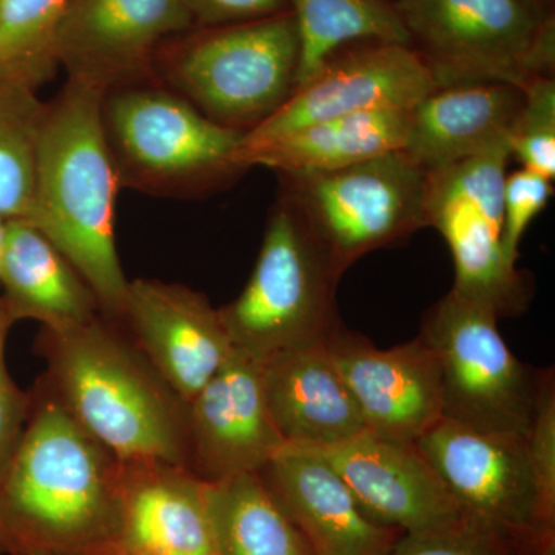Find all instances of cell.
<instances>
[{"instance_id": "cell-32", "label": "cell", "mask_w": 555, "mask_h": 555, "mask_svg": "<svg viewBox=\"0 0 555 555\" xmlns=\"http://www.w3.org/2000/svg\"><path fill=\"white\" fill-rule=\"evenodd\" d=\"M13 318L0 298V474L20 444L31 409V392H24L7 366V338Z\"/></svg>"}, {"instance_id": "cell-20", "label": "cell", "mask_w": 555, "mask_h": 555, "mask_svg": "<svg viewBox=\"0 0 555 555\" xmlns=\"http://www.w3.org/2000/svg\"><path fill=\"white\" fill-rule=\"evenodd\" d=\"M262 377L270 416L288 447H334L367 433L326 341L273 357Z\"/></svg>"}, {"instance_id": "cell-23", "label": "cell", "mask_w": 555, "mask_h": 555, "mask_svg": "<svg viewBox=\"0 0 555 555\" xmlns=\"http://www.w3.org/2000/svg\"><path fill=\"white\" fill-rule=\"evenodd\" d=\"M409 109L357 113L310 124L261 145L241 159L276 173H320L398 152L406 145Z\"/></svg>"}, {"instance_id": "cell-17", "label": "cell", "mask_w": 555, "mask_h": 555, "mask_svg": "<svg viewBox=\"0 0 555 555\" xmlns=\"http://www.w3.org/2000/svg\"><path fill=\"white\" fill-rule=\"evenodd\" d=\"M305 449L332 466L372 520L403 534L451 524L466 513L416 443L364 433L334 447Z\"/></svg>"}, {"instance_id": "cell-26", "label": "cell", "mask_w": 555, "mask_h": 555, "mask_svg": "<svg viewBox=\"0 0 555 555\" xmlns=\"http://www.w3.org/2000/svg\"><path fill=\"white\" fill-rule=\"evenodd\" d=\"M69 0H0V90L38 93L60 69L57 30Z\"/></svg>"}, {"instance_id": "cell-36", "label": "cell", "mask_w": 555, "mask_h": 555, "mask_svg": "<svg viewBox=\"0 0 555 555\" xmlns=\"http://www.w3.org/2000/svg\"><path fill=\"white\" fill-rule=\"evenodd\" d=\"M7 222L9 221H5V219L0 218V266H2L3 247H5Z\"/></svg>"}, {"instance_id": "cell-5", "label": "cell", "mask_w": 555, "mask_h": 555, "mask_svg": "<svg viewBox=\"0 0 555 555\" xmlns=\"http://www.w3.org/2000/svg\"><path fill=\"white\" fill-rule=\"evenodd\" d=\"M341 280L287 199L278 195L246 287L219 308L235 350L264 364L297 347L326 341L343 323Z\"/></svg>"}, {"instance_id": "cell-6", "label": "cell", "mask_w": 555, "mask_h": 555, "mask_svg": "<svg viewBox=\"0 0 555 555\" xmlns=\"http://www.w3.org/2000/svg\"><path fill=\"white\" fill-rule=\"evenodd\" d=\"M101 120L120 185L159 196L214 190L243 173L244 133L219 126L159 82L104 93Z\"/></svg>"}, {"instance_id": "cell-38", "label": "cell", "mask_w": 555, "mask_h": 555, "mask_svg": "<svg viewBox=\"0 0 555 555\" xmlns=\"http://www.w3.org/2000/svg\"><path fill=\"white\" fill-rule=\"evenodd\" d=\"M532 3H535V5H539L540 9L546 10V11H553L550 10V3L553 2V0H531Z\"/></svg>"}, {"instance_id": "cell-7", "label": "cell", "mask_w": 555, "mask_h": 555, "mask_svg": "<svg viewBox=\"0 0 555 555\" xmlns=\"http://www.w3.org/2000/svg\"><path fill=\"white\" fill-rule=\"evenodd\" d=\"M438 89L554 76L553 11L531 0H393Z\"/></svg>"}, {"instance_id": "cell-11", "label": "cell", "mask_w": 555, "mask_h": 555, "mask_svg": "<svg viewBox=\"0 0 555 555\" xmlns=\"http://www.w3.org/2000/svg\"><path fill=\"white\" fill-rule=\"evenodd\" d=\"M437 89L411 46L379 40L349 43L292 91L270 118L244 134L236 163L241 166L248 153L310 124L379 109H411Z\"/></svg>"}, {"instance_id": "cell-9", "label": "cell", "mask_w": 555, "mask_h": 555, "mask_svg": "<svg viewBox=\"0 0 555 555\" xmlns=\"http://www.w3.org/2000/svg\"><path fill=\"white\" fill-rule=\"evenodd\" d=\"M494 310L449 292L423 317L420 335L440 369L443 418L486 433L529 436L540 371L521 363Z\"/></svg>"}, {"instance_id": "cell-33", "label": "cell", "mask_w": 555, "mask_h": 555, "mask_svg": "<svg viewBox=\"0 0 555 555\" xmlns=\"http://www.w3.org/2000/svg\"><path fill=\"white\" fill-rule=\"evenodd\" d=\"M193 27H222L276 16L288 0H182Z\"/></svg>"}, {"instance_id": "cell-16", "label": "cell", "mask_w": 555, "mask_h": 555, "mask_svg": "<svg viewBox=\"0 0 555 555\" xmlns=\"http://www.w3.org/2000/svg\"><path fill=\"white\" fill-rule=\"evenodd\" d=\"M190 470L206 483L258 473L286 443L266 400L262 364L235 350L188 403Z\"/></svg>"}, {"instance_id": "cell-27", "label": "cell", "mask_w": 555, "mask_h": 555, "mask_svg": "<svg viewBox=\"0 0 555 555\" xmlns=\"http://www.w3.org/2000/svg\"><path fill=\"white\" fill-rule=\"evenodd\" d=\"M43 108L35 91L0 90V218L5 221L30 217Z\"/></svg>"}, {"instance_id": "cell-12", "label": "cell", "mask_w": 555, "mask_h": 555, "mask_svg": "<svg viewBox=\"0 0 555 555\" xmlns=\"http://www.w3.org/2000/svg\"><path fill=\"white\" fill-rule=\"evenodd\" d=\"M190 28L182 0H69L57 30V62L68 80L102 93L158 82L156 51Z\"/></svg>"}, {"instance_id": "cell-15", "label": "cell", "mask_w": 555, "mask_h": 555, "mask_svg": "<svg viewBox=\"0 0 555 555\" xmlns=\"http://www.w3.org/2000/svg\"><path fill=\"white\" fill-rule=\"evenodd\" d=\"M118 321L185 403L235 352L219 309L182 284L152 278L130 281Z\"/></svg>"}, {"instance_id": "cell-31", "label": "cell", "mask_w": 555, "mask_h": 555, "mask_svg": "<svg viewBox=\"0 0 555 555\" xmlns=\"http://www.w3.org/2000/svg\"><path fill=\"white\" fill-rule=\"evenodd\" d=\"M554 195L551 179L520 169L506 175L503 185V250L507 261L516 266L518 246L529 224Z\"/></svg>"}, {"instance_id": "cell-29", "label": "cell", "mask_w": 555, "mask_h": 555, "mask_svg": "<svg viewBox=\"0 0 555 555\" xmlns=\"http://www.w3.org/2000/svg\"><path fill=\"white\" fill-rule=\"evenodd\" d=\"M525 102L509 137L511 158L521 169L555 177V80L540 76L524 89Z\"/></svg>"}, {"instance_id": "cell-37", "label": "cell", "mask_w": 555, "mask_h": 555, "mask_svg": "<svg viewBox=\"0 0 555 555\" xmlns=\"http://www.w3.org/2000/svg\"><path fill=\"white\" fill-rule=\"evenodd\" d=\"M107 555H153L147 553H138V551L124 550V547L116 546L115 550L109 551Z\"/></svg>"}, {"instance_id": "cell-4", "label": "cell", "mask_w": 555, "mask_h": 555, "mask_svg": "<svg viewBox=\"0 0 555 555\" xmlns=\"http://www.w3.org/2000/svg\"><path fill=\"white\" fill-rule=\"evenodd\" d=\"M299 50L297 21L288 10L179 33L156 51L155 76L208 119L246 134L291 96Z\"/></svg>"}, {"instance_id": "cell-22", "label": "cell", "mask_w": 555, "mask_h": 555, "mask_svg": "<svg viewBox=\"0 0 555 555\" xmlns=\"http://www.w3.org/2000/svg\"><path fill=\"white\" fill-rule=\"evenodd\" d=\"M0 284V298L14 323L35 320L46 328H64L102 313L75 266L27 219L7 222Z\"/></svg>"}, {"instance_id": "cell-19", "label": "cell", "mask_w": 555, "mask_h": 555, "mask_svg": "<svg viewBox=\"0 0 555 555\" xmlns=\"http://www.w3.org/2000/svg\"><path fill=\"white\" fill-rule=\"evenodd\" d=\"M206 486L177 463L120 462L118 546L153 555H218Z\"/></svg>"}, {"instance_id": "cell-24", "label": "cell", "mask_w": 555, "mask_h": 555, "mask_svg": "<svg viewBox=\"0 0 555 555\" xmlns=\"http://www.w3.org/2000/svg\"><path fill=\"white\" fill-rule=\"evenodd\" d=\"M206 496L218 555H313L258 473L207 483Z\"/></svg>"}, {"instance_id": "cell-8", "label": "cell", "mask_w": 555, "mask_h": 555, "mask_svg": "<svg viewBox=\"0 0 555 555\" xmlns=\"http://www.w3.org/2000/svg\"><path fill=\"white\" fill-rule=\"evenodd\" d=\"M280 196L297 210L339 275L379 248L426 228L427 171L403 150L320 173H278Z\"/></svg>"}, {"instance_id": "cell-3", "label": "cell", "mask_w": 555, "mask_h": 555, "mask_svg": "<svg viewBox=\"0 0 555 555\" xmlns=\"http://www.w3.org/2000/svg\"><path fill=\"white\" fill-rule=\"evenodd\" d=\"M104 93L67 80L40 119L35 198L27 221L75 266L100 301L120 320L130 281L116 247L120 189L101 120Z\"/></svg>"}, {"instance_id": "cell-25", "label": "cell", "mask_w": 555, "mask_h": 555, "mask_svg": "<svg viewBox=\"0 0 555 555\" xmlns=\"http://www.w3.org/2000/svg\"><path fill=\"white\" fill-rule=\"evenodd\" d=\"M297 21L299 64L295 89L308 82L341 47L361 40L409 46L393 0H288Z\"/></svg>"}, {"instance_id": "cell-2", "label": "cell", "mask_w": 555, "mask_h": 555, "mask_svg": "<svg viewBox=\"0 0 555 555\" xmlns=\"http://www.w3.org/2000/svg\"><path fill=\"white\" fill-rule=\"evenodd\" d=\"M38 347L43 385L119 462L188 466V403L119 321L101 313L78 326L42 327Z\"/></svg>"}, {"instance_id": "cell-18", "label": "cell", "mask_w": 555, "mask_h": 555, "mask_svg": "<svg viewBox=\"0 0 555 555\" xmlns=\"http://www.w3.org/2000/svg\"><path fill=\"white\" fill-rule=\"evenodd\" d=\"M258 476L313 555H387L403 535L372 520L345 480L309 449L286 444Z\"/></svg>"}, {"instance_id": "cell-34", "label": "cell", "mask_w": 555, "mask_h": 555, "mask_svg": "<svg viewBox=\"0 0 555 555\" xmlns=\"http://www.w3.org/2000/svg\"><path fill=\"white\" fill-rule=\"evenodd\" d=\"M7 555H54L47 553V551L35 550V547H13Z\"/></svg>"}, {"instance_id": "cell-28", "label": "cell", "mask_w": 555, "mask_h": 555, "mask_svg": "<svg viewBox=\"0 0 555 555\" xmlns=\"http://www.w3.org/2000/svg\"><path fill=\"white\" fill-rule=\"evenodd\" d=\"M387 555H555V547L465 513L451 524L401 535Z\"/></svg>"}, {"instance_id": "cell-21", "label": "cell", "mask_w": 555, "mask_h": 555, "mask_svg": "<svg viewBox=\"0 0 555 555\" xmlns=\"http://www.w3.org/2000/svg\"><path fill=\"white\" fill-rule=\"evenodd\" d=\"M524 90L509 83L437 89L409 109L408 153L426 171L509 145Z\"/></svg>"}, {"instance_id": "cell-30", "label": "cell", "mask_w": 555, "mask_h": 555, "mask_svg": "<svg viewBox=\"0 0 555 555\" xmlns=\"http://www.w3.org/2000/svg\"><path fill=\"white\" fill-rule=\"evenodd\" d=\"M532 469L539 495L540 532L555 543V379L553 369H542L534 422L529 433Z\"/></svg>"}, {"instance_id": "cell-35", "label": "cell", "mask_w": 555, "mask_h": 555, "mask_svg": "<svg viewBox=\"0 0 555 555\" xmlns=\"http://www.w3.org/2000/svg\"><path fill=\"white\" fill-rule=\"evenodd\" d=\"M10 547L9 535H7L5 528H3L2 521H0V555L9 554Z\"/></svg>"}, {"instance_id": "cell-13", "label": "cell", "mask_w": 555, "mask_h": 555, "mask_svg": "<svg viewBox=\"0 0 555 555\" xmlns=\"http://www.w3.org/2000/svg\"><path fill=\"white\" fill-rule=\"evenodd\" d=\"M416 447L466 513L555 547L540 532L529 436L486 433L441 418Z\"/></svg>"}, {"instance_id": "cell-1", "label": "cell", "mask_w": 555, "mask_h": 555, "mask_svg": "<svg viewBox=\"0 0 555 555\" xmlns=\"http://www.w3.org/2000/svg\"><path fill=\"white\" fill-rule=\"evenodd\" d=\"M120 462L43 385L0 474V521L13 547L107 555L119 545Z\"/></svg>"}, {"instance_id": "cell-10", "label": "cell", "mask_w": 555, "mask_h": 555, "mask_svg": "<svg viewBox=\"0 0 555 555\" xmlns=\"http://www.w3.org/2000/svg\"><path fill=\"white\" fill-rule=\"evenodd\" d=\"M509 145L427 171L426 228L438 230L454 259L452 291L502 318L526 312L534 295L528 273L503 250V185Z\"/></svg>"}, {"instance_id": "cell-14", "label": "cell", "mask_w": 555, "mask_h": 555, "mask_svg": "<svg viewBox=\"0 0 555 555\" xmlns=\"http://www.w3.org/2000/svg\"><path fill=\"white\" fill-rule=\"evenodd\" d=\"M326 346L372 436L416 443L443 418L440 369L422 335L379 349L341 323Z\"/></svg>"}]
</instances>
